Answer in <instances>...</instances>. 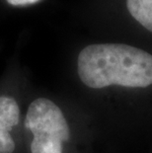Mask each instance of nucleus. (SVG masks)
Here are the masks:
<instances>
[{"instance_id":"obj_2","label":"nucleus","mask_w":152,"mask_h":153,"mask_svg":"<svg viewBox=\"0 0 152 153\" xmlns=\"http://www.w3.org/2000/svg\"><path fill=\"white\" fill-rule=\"evenodd\" d=\"M25 153H67L73 129L56 100L32 90L24 116Z\"/></svg>"},{"instance_id":"obj_4","label":"nucleus","mask_w":152,"mask_h":153,"mask_svg":"<svg viewBox=\"0 0 152 153\" xmlns=\"http://www.w3.org/2000/svg\"><path fill=\"white\" fill-rule=\"evenodd\" d=\"M127 7L135 21L152 32V0H127Z\"/></svg>"},{"instance_id":"obj_5","label":"nucleus","mask_w":152,"mask_h":153,"mask_svg":"<svg viewBox=\"0 0 152 153\" xmlns=\"http://www.w3.org/2000/svg\"><path fill=\"white\" fill-rule=\"evenodd\" d=\"M40 0H7L9 4L14 6H25V5L35 4V3H37Z\"/></svg>"},{"instance_id":"obj_1","label":"nucleus","mask_w":152,"mask_h":153,"mask_svg":"<svg viewBox=\"0 0 152 153\" xmlns=\"http://www.w3.org/2000/svg\"><path fill=\"white\" fill-rule=\"evenodd\" d=\"M77 74L92 90L114 85L145 88L152 84V55L125 44H92L80 51Z\"/></svg>"},{"instance_id":"obj_3","label":"nucleus","mask_w":152,"mask_h":153,"mask_svg":"<svg viewBox=\"0 0 152 153\" xmlns=\"http://www.w3.org/2000/svg\"><path fill=\"white\" fill-rule=\"evenodd\" d=\"M32 90L18 74L0 81V153H25L24 116Z\"/></svg>"}]
</instances>
